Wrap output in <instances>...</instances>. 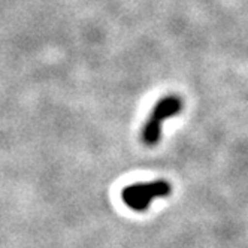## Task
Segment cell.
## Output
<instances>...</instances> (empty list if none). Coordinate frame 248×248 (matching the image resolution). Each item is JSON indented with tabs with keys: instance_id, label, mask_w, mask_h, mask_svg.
Masks as SVG:
<instances>
[{
	"instance_id": "2",
	"label": "cell",
	"mask_w": 248,
	"mask_h": 248,
	"mask_svg": "<svg viewBox=\"0 0 248 248\" xmlns=\"http://www.w3.org/2000/svg\"><path fill=\"white\" fill-rule=\"evenodd\" d=\"M170 193H172V184L166 180H155L150 183H135L123 188L121 201L132 211L145 212L154 199L166 198Z\"/></svg>"
},
{
	"instance_id": "1",
	"label": "cell",
	"mask_w": 248,
	"mask_h": 248,
	"mask_svg": "<svg viewBox=\"0 0 248 248\" xmlns=\"http://www.w3.org/2000/svg\"><path fill=\"white\" fill-rule=\"evenodd\" d=\"M184 108V100L178 94H168L158 100L140 129V142L145 147H155L162 139V124L178 115Z\"/></svg>"
}]
</instances>
